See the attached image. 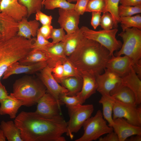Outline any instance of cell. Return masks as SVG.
Listing matches in <instances>:
<instances>
[{
    "mask_svg": "<svg viewBox=\"0 0 141 141\" xmlns=\"http://www.w3.org/2000/svg\"><path fill=\"white\" fill-rule=\"evenodd\" d=\"M14 122L20 130L23 141H66L67 122L61 115L48 117L35 112L22 111Z\"/></svg>",
    "mask_w": 141,
    "mask_h": 141,
    "instance_id": "obj_1",
    "label": "cell"
},
{
    "mask_svg": "<svg viewBox=\"0 0 141 141\" xmlns=\"http://www.w3.org/2000/svg\"><path fill=\"white\" fill-rule=\"evenodd\" d=\"M111 56L105 48L85 37L67 58L80 75L88 73L96 76L104 72Z\"/></svg>",
    "mask_w": 141,
    "mask_h": 141,
    "instance_id": "obj_2",
    "label": "cell"
},
{
    "mask_svg": "<svg viewBox=\"0 0 141 141\" xmlns=\"http://www.w3.org/2000/svg\"><path fill=\"white\" fill-rule=\"evenodd\" d=\"M36 38L28 39L16 35L0 41V80L10 66L19 61L32 49Z\"/></svg>",
    "mask_w": 141,
    "mask_h": 141,
    "instance_id": "obj_3",
    "label": "cell"
},
{
    "mask_svg": "<svg viewBox=\"0 0 141 141\" xmlns=\"http://www.w3.org/2000/svg\"><path fill=\"white\" fill-rule=\"evenodd\" d=\"M46 92V87L39 79L27 75L15 80L10 95L21 102L23 105L30 107L37 104Z\"/></svg>",
    "mask_w": 141,
    "mask_h": 141,
    "instance_id": "obj_4",
    "label": "cell"
},
{
    "mask_svg": "<svg viewBox=\"0 0 141 141\" xmlns=\"http://www.w3.org/2000/svg\"><path fill=\"white\" fill-rule=\"evenodd\" d=\"M119 36L123 43L114 55L127 56L132 60L133 63L141 59V30L135 27L128 28Z\"/></svg>",
    "mask_w": 141,
    "mask_h": 141,
    "instance_id": "obj_5",
    "label": "cell"
},
{
    "mask_svg": "<svg viewBox=\"0 0 141 141\" xmlns=\"http://www.w3.org/2000/svg\"><path fill=\"white\" fill-rule=\"evenodd\" d=\"M83 135L75 141H92L98 139L102 136L113 131L112 127L107 125L100 110L95 115L90 117L84 123Z\"/></svg>",
    "mask_w": 141,
    "mask_h": 141,
    "instance_id": "obj_6",
    "label": "cell"
},
{
    "mask_svg": "<svg viewBox=\"0 0 141 141\" xmlns=\"http://www.w3.org/2000/svg\"><path fill=\"white\" fill-rule=\"evenodd\" d=\"M80 29L86 38L95 41L105 48L111 56L115 51L119 50L121 47L122 42L116 37L118 31L117 28L96 31L82 26Z\"/></svg>",
    "mask_w": 141,
    "mask_h": 141,
    "instance_id": "obj_7",
    "label": "cell"
},
{
    "mask_svg": "<svg viewBox=\"0 0 141 141\" xmlns=\"http://www.w3.org/2000/svg\"><path fill=\"white\" fill-rule=\"evenodd\" d=\"M67 108L69 119L67 122V131L66 133L72 139L73 133L78 132L85 121L91 116L94 107L92 104H82Z\"/></svg>",
    "mask_w": 141,
    "mask_h": 141,
    "instance_id": "obj_8",
    "label": "cell"
},
{
    "mask_svg": "<svg viewBox=\"0 0 141 141\" xmlns=\"http://www.w3.org/2000/svg\"><path fill=\"white\" fill-rule=\"evenodd\" d=\"M113 118L125 119L129 123L141 127V108L137 105L125 103L115 99L113 110Z\"/></svg>",
    "mask_w": 141,
    "mask_h": 141,
    "instance_id": "obj_9",
    "label": "cell"
},
{
    "mask_svg": "<svg viewBox=\"0 0 141 141\" xmlns=\"http://www.w3.org/2000/svg\"><path fill=\"white\" fill-rule=\"evenodd\" d=\"M40 72L39 79L45 86L47 92L55 98L61 104L59 101L60 97L63 95H67L68 91L60 85L54 78L52 74V67L47 65Z\"/></svg>",
    "mask_w": 141,
    "mask_h": 141,
    "instance_id": "obj_10",
    "label": "cell"
},
{
    "mask_svg": "<svg viewBox=\"0 0 141 141\" xmlns=\"http://www.w3.org/2000/svg\"><path fill=\"white\" fill-rule=\"evenodd\" d=\"M37 104L35 112L40 115L52 117L61 115L60 104L47 91Z\"/></svg>",
    "mask_w": 141,
    "mask_h": 141,
    "instance_id": "obj_11",
    "label": "cell"
},
{
    "mask_svg": "<svg viewBox=\"0 0 141 141\" xmlns=\"http://www.w3.org/2000/svg\"><path fill=\"white\" fill-rule=\"evenodd\" d=\"M104 73L96 76L97 85V91L101 95L110 94V91L121 83V78L118 74L107 68Z\"/></svg>",
    "mask_w": 141,
    "mask_h": 141,
    "instance_id": "obj_12",
    "label": "cell"
},
{
    "mask_svg": "<svg viewBox=\"0 0 141 141\" xmlns=\"http://www.w3.org/2000/svg\"><path fill=\"white\" fill-rule=\"evenodd\" d=\"M58 22L61 28L67 33L71 34L79 29L78 27L80 15L74 9L65 10L59 8Z\"/></svg>",
    "mask_w": 141,
    "mask_h": 141,
    "instance_id": "obj_13",
    "label": "cell"
},
{
    "mask_svg": "<svg viewBox=\"0 0 141 141\" xmlns=\"http://www.w3.org/2000/svg\"><path fill=\"white\" fill-rule=\"evenodd\" d=\"M113 121L112 127L117 135L119 141H125L127 138L133 135H141V127L132 125L124 118H117Z\"/></svg>",
    "mask_w": 141,
    "mask_h": 141,
    "instance_id": "obj_14",
    "label": "cell"
},
{
    "mask_svg": "<svg viewBox=\"0 0 141 141\" xmlns=\"http://www.w3.org/2000/svg\"><path fill=\"white\" fill-rule=\"evenodd\" d=\"M0 11L17 22L27 16L28 14L27 8L20 4L18 0H1Z\"/></svg>",
    "mask_w": 141,
    "mask_h": 141,
    "instance_id": "obj_15",
    "label": "cell"
},
{
    "mask_svg": "<svg viewBox=\"0 0 141 141\" xmlns=\"http://www.w3.org/2000/svg\"><path fill=\"white\" fill-rule=\"evenodd\" d=\"M133 63L132 60L127 56H115L113 55L108 61L106 68L114 72L122 77L129 71Z\"/></svg>",
    "mask_w": 141,
    "mask_h": 141,
    "instance_id": "obj_16",
    "label": "cell"
},
{
    "mask_svg": "<svg viewBox=\"0 0 141 141\" xmlns=\"http://www.w3.org/2000/svg\"><path fill=\"white\" fill-rule=\"evenodd\" d=\"M47 65L46 61H42L31 64L25 65L16 62L10 66L3 76L6 79L11 75L25 73L31 74L40 71Z\"/></svg>",
    "mask_w": 141,
    "mask_h": 141,
    "instance_id": "obj_17",
    "label": "cell"
},
{
    "mask_svg": "<svg viewBox=\"0 0 141 141\" xmlns=\"http://www.w3.org/2000/svg\"><path fill=\"white\" fill-rule=\"evenodd\" d=\"M18 31V22L0 11V41L16 36Z\"/></svg>",
    "mask_w": 141,
    "mask_h": 141,
    "instance_id": "obj_18",
    "label": "cell"
},
{
    "mask_svg": "<svg viewBox=\"0 0 141 141\" xmlns=\"http://www.w3.org/2000/svg\"><path fill=\"white\" fill-rule=\"evenodd\" d=\"M121 78V84L128 87L133 92L136 105H140L141 103V79L134 72L132 67L128 73Z\"/></svg>",
    "mask_w": 141,
    "mask_h": 141,
    "instance_id": "obj_19",
    "label": "cell"
},
{
    "mask_svg": "<svg viewBox=\"0 0 141 141\" xmlns=\"http://www.w3.org/2000/svg\"><path fill=\"white\" fill-rule=\"evenodd\" d=\"M81 75L83 79L82 87L81 91L77 95L83 104L96 93L97 85L95 76L88 73H82Z\"/></svg>",
    "mask_w": 141,
    "mask_h": 141,
    "instance_id": "obj_20",
    "label": "cell"
},
{
    "mask_svg": "<svg viewBox=\"0 0 141 141\" xmlns=\"http://www.w3.org/2000/svg\"><path fill=\"white\" fill-rule=\"evenodd\" d=\"M18 23L17 36L28 39L37 36L39 26L38 21L35 19L28 21L27 17H24L18 21Z\"/></svg>",
    "mask_w": 141,
    "mask_h": 141,
    "instance_id": "obj_21",
    "label": "cell"
},
{
    "mask_svg": "<svg viewBox=\"0 0 141 141\" xmlns=\"http://www.w3.org/2000/svg\"><path fill=\"white\" fill-rule=\"evenodd\" d=\"M44 51L48 58L46 61L47 65L51 67H53L59 61L62 62L67 57L65 53L64 45L62 41L56 44L52 43L47 49Z\"/></svg>",
    "mask_w": 141,
    "mask_h": 141,
    "instance_id": "obj_22",
    "label": "cell"
},
{
    "mask_svg": "<svg viewBox=\"0 0 141 141\" xmlns=\"http://www.w3.org/2000/svg\"><path fill=\"white\" fill-rule=\"evenodd\" d=\"M110 95L115 99L122 102L136 105L134 95L128 87L120 83L113 89Z\"/></svg>",
    "mask_w": 141,
    "mask_h": 141,
    "instance_id": "obj_23",
    "label": "cell"
},
{
    "mask_svg": "<svg viewBox=\"0 0 141 141\" xmlns=\"http://www.w3.org/2000/svg\"><path fill=\"white\" fill-rule=\"evenodd\" d=\"M85 37L82 31L79 29L74 33L66 35L63 44L66 56L68 57L75 50Z\"/></svg>",
    "mask_w": 141,
    "mask_h": 141,
    "instance_id": "obj_24",
    "label": "cell"
},
{
    "mask_svg": "<svg viewBox=\"0 0 141 141\" xmlns=\"http://www.w3.org/2000/svg\"><path fill=\"white\" fill-rule=\"evenodd\" d=\"M10 95V98L5 99L0 102V114H7L10 118L15 119L19 109L23 104L20 101Z\"/></svg>",
    "mask_w": 141,
    "mask_h": 141,
    "instance_id": "obj_25",
    "label": "cell"
},
{
    "mask_svg": "<svg viewBox=\"0 0 141 141\" xmlns=\"http://www.w3.org/2000/svg\"><path fill=\"white\" fill-rule=\"evenodd\" d=\"M57 82L68 90L67 95L72 96L77 95L81 91L83 79L82 77L70 76L62 78Z\"/></svg>",
    "mask_w": 141,
    "mask_h": 141,
    "instance_id": "obj_26",
    "label": "cell"
},
{
    "mask_svg": "<svg viewBox=\"0 0 141 141\" xmlns=\"http://www.w3.org/2000/svg\"><path fill=\"white\" fill-rule=\"evenodd\" d=\"M115 99L110 94H104L99 101L102 106V114L104 119L109 124V126L112 127L114 121L112 116Z\"/></svg>",
    "mask_w": 141,
    "mask_h": 141,
    "instance_id": "obj_27",
    "label": "cell"
},
{
    "mask_svg": "<svg viewBox=\"0 0 141 141\" xmlns=\"http://www.w3.org/2000/svg\"><path fill=\"white\" fill-rule=\"evenodd\" d=\"M0 128L8 141H23L21 137L20 130L14 122L3 120L1 122Z\"/></svg>",
    "mask_w": 141,
    "mask_h": 141,
    "instance_id": "obj_28",
    "label": "cell"
},
{
    "mask_svg": "<svg viewBox=\"0 0 141 141\" xmlns=\"http://www.w3.org/2000/svg\"><path fill=\"white\" fill-rule=\"evenodd\" d=\"M48 60V57L44 51L32 49L18 62L22 64L29 65L42 61H46Z\"/></svg>",
    "mask_w": 141,
    "mask_h": 141,
    "instance_id": "obj_29",
    "label": "cell"
},
{
    "mask_svg": "<svg viewBox=\"0 0 141 141\" xmlns=\"http://www.w3.org/2000/svg\"><path fill=\"white\" fill-rule=\"evenodd\" d=\"M119 19L122 31L132 27L141 30V16L140 14L133 16L120 17Z\"/></svg>",
    "mask_w": 141,
    "mask_h": 141,
    "instance_id": "obj_30",
    "label": "cell"
},
{
    "mask_svg": "<svg viewBox=\"0 0 141 141\" xmlns=\"http://www.w3.org/2000/svg\"><path fill=\"white\" fill-rule=\"evenodd\" d=\"M105 6L104 12H108L111 14L114 21V27L117 28L120 22L118 13L119 0H105Z\"/></svg>",
    "mask_w": 141,
    "mask_h": 141,
    "instance_id": "obj_31",
    "label": "cell"
},
{
    "mask_svg": "<svg viewBox=\"0 0 141 141\" xmlns=\"http://www.w3.org/2000/svg\"><path fill=\"white\" fill-rule=\"evenodd\" d=\"M45 9L53 10L56 8L65 10L74 9L75 4L68 2L67 0H45L43 3Z\"/></svg>",
    "mask_w": 141,
    "mask_h": 141,
    "instance_id": "obj_32",
    "label": "cell"
},
{
    "mask_svg": "<svg viewBox=\"0 0 141 141\" xmlns=\"http://www.w3.org/2000/svg\"><path fill=\"white\" fill-rule=\"evenodd\" d=\"M20 4L25 7L28 11L27 17H30L38 10H41L43 0H18Z\"/></svg>",
    "mask_w": 141,
    "mask_h": 141,
    "instance_id": "obj_33",
    "label": "cell"
},
{
    "mask_svg": "<svg viewBox=\"0 0 141 141\" xmlns=\"http://www.w3.org/2000/svg\"><path fill=\"white\" fill-rule=\"evenodd\" d=\"M118 15L120 17L132 16L141 13V4L135 6L120 5L119 6Z\"/></svg>",
    "mask_w": 141,
    "mask_h": 141,
    "instance_id": "obj_34",
    "label": "cell"
},
{
    "mask_svg": "<svg viewBox=\"0 0 141 141\" xmlns=\"http://www.w3.org/2000/svg\"><path fill=\"white\" fill-rule=\"evenodd\" d=\"M62 63L63 70L62 78L70 76L81 77L80 73L67 57L63 61Z\"/></svg>",
    "mask_w": 141,
    "mask_h": 141,
    "instance_id": "obj_35",
    "label": "cell"
},
{
    "mask_svg": "<svg viewBox=\"0 0 141 141\" xmlns=\"http://www.w3.org/2000/svg\"><path fill=\"white\" fill-rule=\"evenodd\" d=\"M105 6V0H89L85 12H99L103 13Z\"/></svg>",
    "mask_w": 141,
    "mask_h": 141,
    "instance_id": "obj_36",
    "label": "cell"
},
{
    "mask_svg": "<svg viewBox=\"0 0 141 141\" xmlns=\"http://www.w3.org/2000/svg\"><path fill=\"white\" fill-rule=\"evenodd\" d=\"M36 36L37 38L32 44V49L45 51L51 44V42L44 37L38 31Z\"/></svg>",
    "mask_w": 141,
    "mask_h": 141,
    "instance_id": "obj_37",
    "label": "cell"
},
{
    "mask_svg": "<svg viewBox=\"0 0 141 141\" xmlns=\"http://www.w3.org/2000/svg\"><path fill=\"white\" fill-rule=\"evenodd\" d=\"M59 101L61 104H64L67 108L83 104L77 95L70 96L63 95L60 97Z\"/></svg>",
    "mask_w": 141,
    "mask_h": 141,
    "instance_id": "obj_38",
    "label": "cell"
},
{
    "mask_svg": "<svg viewBox=\"0 0 141 141\" xmlns=\"http://www.w3.org/2000/svg\"><path fill=\"white\" fill-rule=\"evenodd\" d=\"M103 13L101 16L100 24L103 29L109 30L113 29L114 27V21L112 15L108 12Z\"/></svg>",
    "mask_w": 141,
    "mask_h": 141,
    "instance_id": "obj_39",
    "label": "cell"
},
{
    "mask_svg": "<svg viewBox=\"0 0 141 141\" xmlns=\"http://www.w3.org/2000/svg\"><path fill=\"white\" fill-rule=\"evenodd\" d=\"M66 35L63 28H53L51 36V38L52 40V43L55 44L63 41Z\"/></svg>",
    "mask_w": 141,
    "mask_h": 141,
    "instance_id": "obj_40",
    "label": "cell"
},
{
    "mask_svg": "<svg viewBox=\"0 0 141 141\" xmlns=\"http://www.w3.org/2000/svg\"><path fill=\"white\" fill-rule=\"evenodd\" d=\"M63 72L62 62L59 61L52 68V75L57 82L63 78Z\"/></svg>",
    "mask_w": 141,
    "mask_h": 141,
    "instance_id": "obj_41",
    "label": "cell"
},
{
    "mask_svg": "<svg viewBox=\"0 0 141 141\" xmlns=\"http://www.w3.org/2000/svg\"><path fill=\"white\" fill-rule=\"evenodd\" d=\"M36 14L35 20L40 22L42 25H51L52 19L51 15H47L40 10Z\"/></svg>",
    "mask_w": 141,
    "mask_h": 141,
    "instance_id": "obj_42",
    "label": "cell"
},
{
    "mask_svg": "<svg viewBox=\"0 0 141 141\" xmlns=\"http://www.w3.org/2000/svg\"><path fill=\"white\" fill-rule=\"evenodd\" d=\"M89 0H77L75 4L74 10L80 15L85 12L88 2Z\"/></svg>",
    "mask_w": 141,
    "mask_h": 141,
    "instance_id": "obj_43",
    "label": "cell"
},
{
    "mask_svg": "<svg viewBox=\"0 0 141 141\" xmlns=\"http://www.w3.org/2000/svg\"><path fill=\"white\" fill-rule=\"evenodd\" d=\"M53 29L51 25H42L38 31L45 39L48 40L51 38V33Z\"/></svg>",
    "mask_w": 141,
    "mask_h": 141,
    "instance_id": "obj_44",
    "label": "cell"
},
{
    "mask_svg": "<svg viewBox=\"0 0 141 141\" xmlns=\"http://www.w3.org/2000/svg\"><path fill=\"white\" fill-rule=\"evenodd\" d=\"M101 13L99 12H92V16L91 21V26L95 30L100 24Z\"/></svg>",
    "mask_w": 141,
    "mask_h": 141,
    "instance_id": "obj_45",
    "label": "cell"
},
{
    "mask_svg": "<svg viewBox=\"0 0 141 141\" xmlns=\"http://www.w3.org/2000/svg\"><path fill=\"white\" fill-rule=\"evenodd\" d=\"M99 141H119L117 134L113 131L107 134L103 137H100L98 139Z\"/></svg>",
    "mask_w": 141,
    "mask_h": 141,
    "instance_id": "obj_46",
    "label": "cell"
},
{
    "mask_svg": "<svg viewBox=\"0 0 141 141\" xmlns=\"http://www.w3.org/2000/svg\"><path fill=\"white\" fill-rule=\"evenodd\" d=\"M121 5L129 6H135L141 4V0H119Z\"/></svg>",
    "mask_w": 141,
    "mask_h": 141,
    "instance_id": "obj_47",
    "label": "cell"
},
{
    "mask_svg": "<svg viewBox=\"0 0 141 141\" xmlns=\"http://www.w3.org/2000/svg\"><path fill=\"white\" fill-rule=\"evenodd\" d=\"M8 94L5 86L2 84L0 80V102L5 99L10 98L11 96Z\"/></svg>",
    "mask_w": 141,
    "mask_h": 141,
    "instance_id": "obj_48",
    "label": "cell"
},
{
    "mask_svg": "<svg viewBox=\"0 0 141 141\" xmlns=\"http://www.w3.org/2000/svg\"><path fill=\"white\" fill-rule=\"evenodd\" d=\"M132 67L138 77L141 79V59L133 63Z\"/></svg>",
    "mask_w": 141,
    "mask_h": 141,
    "instance_id": "obj_49",
    "label": "cell"
},
{
    "mask_svg": "<svg viewBox=\"0 0 141 141\" xmlns=\"http://www.w3.org/2000/svg\"><path fill=\"white\" fill-rule=\"evenodd\" d=\"M127 138L125 141H141V135H135L131 136Z\"/></svg>",
    "mask_w": 141,
    "mask_h": 141,
    "instance_id": "obj_50",
    "label": "cell"
},
{
    "mask_svg": "<svg viewBox=\"0 0 141 141\" xmlns=\"http://www.w3.org/2000/svg\"><path fill=\"white\" fill-rule=\"evenodd\" d=\"M6 138L3 131L0 128V141H5Z\"/></svg>",
    "mask_w": 141,
    "mask_h": 141,
    "instance_id": "obj_51",
    "label": "cell"
},
{
    "mask_svg": "<svg viewBox=\"0 0 141 141\" xmlns=\"http://www.w3.org/2000/svg\"><path fill=\"white\" fill-rule=\"evenodd\" d=\"M67 1L69 3H71L72 2H76L77 0H67Z\"/></svg>",
    "mask_w": 141,
    "mask_h": 141,
    "instance_id": "obj_52",
    "label": "cell"
},
{
    "mask_svg": "<svg viewBox=\"0 0 141 141\" xmlns=\"http://www.w3.org/2000/svg\"><path fill=\"white\" fill-rule=\"evenodd\" d=\"M45 0H43V2Z\"/></svg>",
    "mask_w": 141,
    "mask_h": 141,
    "instance_id": "obj_53",
    "label": "cell"
},
{
    "mask_svg": "<svg viewBox=\"0 0 141 141\" xmlns=\"http://www.w3.org/2000/svg\"><path fill=\"white\" fill-rule=\"evenodd\" d=\"M1 0H0V3L1 2Z\"/></svg>",
    "mask_w": 141,
    "mask_h": 141,
    "instance_id": "obj_54",
    "label": "cell"
}]
</instances>
